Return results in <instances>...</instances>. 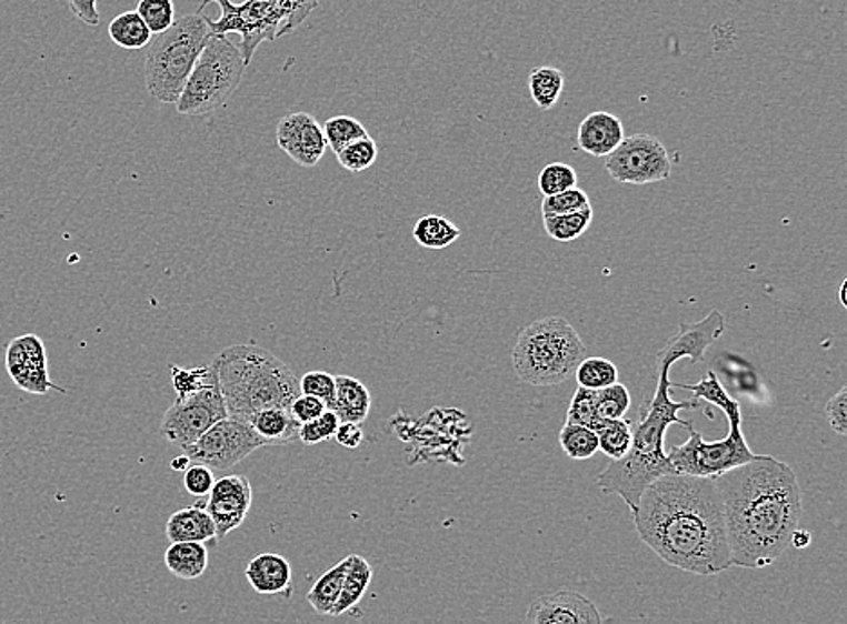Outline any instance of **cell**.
I'll return each mask as SVG.
<instances>
[{
	"label": "cell",
	"mask_w": 847,
	"mask_h": 624,
	"mask_svg": "<svg viewBox=\"0 0 847 624\" xmlns=\"http://www.w3.org/2000/svg\"><path fill=\"white\" fill-rule=\"evenodd\" d=\"M412 235L425 250H445L458 241L461 230L445 217L425 215L416 222Z\"/></svg>",
	"instance_id": "cell-27"
},
{
	"label": "cell",
	"mask_w": 847,
	"mask_h": 624,
	"mask_svg": "<svg viewBox=\"0 0 847 624\" xmlns=\"http://www.w3.org/2000/svg\"><path fill=\"white\" fill-rule=\"evenodd\" d=\"M251 430L259 435L265 446H286L299 439L300 424L289 410L268 409L256 413L248 421Z\"/></svg>",
	"instance_id": "cell-22"
},
{
	"label": "cell",
	"mask_w": 847,
	"mask_h": 624,
	"mask_svg": "<svg viewBox=\"0 0 847 624\" xmlns=\"http://www.w3.org/2000/svg\"><path fill=\"white\" fill-rule=\"evenodd\" d=\"M725 325V316L719 311L710 312L699 322L681 323L676 336L670 338L656 354V365L665 363L672 366L684 358H689L692 363H701L708 349L723 336Z\"/></svg>",
	"instance_id": "cell-15"
},
{
	"label": "cell",
	"mask_w": 847,
	"mask_h": 624,
	"mask_svg": "<svg viewBox=\"0 0 847 624\" xmlns=\"http://www.w3.org/2000/svg\"><path fill=\"white\" fill-rule=\"evenodd\" d=\"M69 10L80 22L87 26L100 24V11L97 0H68Z\"/></svg>",
	"instance_id": "cell-46"
},
{
	"label": "cell",
	"mask_w": 847,
	"mask_h": 624,
	"mask_svg": "<svg viewBox=\"0 0 847 624\" xmlns=\"http://www.w3.org/2000/svg\"><path fill=\"white\" fill-rule=\"evenodd\" d=\"M351 565V554L343 557L342 562L332 565L329 571L323 572L318 577L311 591L308 592L306 601L318 615H331L332 608L337 605L340 592H342L343 580Z\"/></svg>",
	"instance_id": "cell-24"
},
{
	"label": "cell",
	"mask_w": 847,
	"mask_h": 624,
	"mask_svg": "<svg viewBox=\"0 0 847 624\" xmlns=\"http://www.w3.org/2000/svg\"><path fill=\"white\" fill-rule=\"evenodd\" d=\"M300 394L311 395L322 401L328 410L331 409L335 394H337V381L335 375L323 372V370H313L299 380Z\"/></svg>",
	"instance_id": "cell-42"
},
{
	"label": "cell",
	"mask_w": 847,
	"mask_h": 624,
	"mask_svg": "<svg viewBox=\"0 0 847 624\" xmlns=\"http://www.w3.org/2000/svg\"><path fill=\"white\" fill-rule=\"evenodd\" d=\"M170 375H172L173 390H176L178 397H185V395L193 394L205 386L217 383L216 374H213L210 365L193 366V369L172 366Z\"/></svg>",
	"instance_id": "cell-36"
},
{
	"label": "cell",
	"mask_w": 847,
	"mask_h": 624,
	"mask_svg": "<svg viewBox=\"0 0 847 624\" xmlns=\"http://www.w3.org/2000/svg\"><path fill=\"white\" fill-rule=\"evenodd\" d=\"M165 565L172 576L179 580H198L208 568V548L205 543H172L163 557Z\"/></svg>",
	"instance_id": "cell-23"
},
{
	"label": "cell",
	"mask_w": 847,
	"mask_h": 624,
	"mask_svg": "<svg viewBox=\"0 0 847 624\" xmlns=\"http://www.w3.org/2000/svg\"><path fill=\"white\" fill-rule=\"evenodd\" d=\"M591 207L588 193L580 188H571L566 192L557 193L542 201V215H564V213L580 212L584 208Z\"/></svg>",
	"instance_id": "cell-41"
},
{
	"label": "cell",
	"mask_w": 847,
	"mask_h": 624,
	"mask_svg": "<svg viewBox=\"0 0 847 624\" xmlns=\"http://www.w3.org/2000/svg\"><path fill=\"white\" fill-rule=\"evenodd\" d=\"M246 580L260 596H291L293 568L280 554L265 553L253 557L246 567Z\"/></svg>",
	"instance_id": "cell-18"
},
{
	"label": "cell",
	"mask_w": 847,
	"mask_h": 624,
	"mask_svg": "<svg viewBox=\"0 0 847 624\" xmlns=\"http://www.w3.org/2000/svg\"><path fill=\"white\" fill-rule=\"evenodd\" d=\"M109 37L116 46L129 51L147 48L152 40V33L136 10L114 17L109 24Z\"/></svg>",
	"instance_id": "cell-28"
},
{
	"label": "cell",
	"mask_w": 847,
	"mask_h": 624,
	"mask_svg": "<svg viewBox=\"0 0 847 624\" xmlns=\"http://www.w3.org/2000/svg\"><path fill=\"white\" fill-rule=\"evenodd\" d=\"M322 129L328 147L335 154H340L346 147L355 143V141L369 138L366 127L361 125L360 121L352 115H335L323 123Z\"/></svg>",
	"instance_id": "cell-32"
},
{
	"label": "cell",
	"mask_w": 847,
	"mask_h": 624,
	"mask_svg": "<svg viewBox=\"0 0 847 624\" xmlns=\"http://www.w3.org/2000/svg\"><path fill=\"white\" fill-rule=\"evenodd\" d=\"M210 37L208 17L196 11L173 20L167 31L150 40L145 54V83L156 100L161 103L179 100Z\"/></svg>",
	"instance_id": "cell-8"
},
{
	"label": "cell",
	"mask_w": 847,
	"mask_h": 624,
	"mask_svg": "<svg viewBox=\"0 0 847 624\" xmlns=\"http://www.w3.org/2000/svg\"><path fill=\"white\" fill-rule=\"evenodd\" d=\"M559 442L566 455L574 461H588L600 452L597 432L580 424H564L559 433Z\"/></svg>",
	"instance_id": "cell-30"
},
{
	"label": "cell",
	"mask_w": 847,
	"mask_h": 624,
	"mask_svg": "<svg viewBox=\"0 0 847 624\" xmlns=\"http://www.w3.org/2000/svg\"><path fill=\"white\" fill-rule=\"evenodd\" d=\"M566 423L588 426L595 430V432H597L598 427L602 426L604 421L598 417L597 413V390L578 386L574 399H571V404H569Z\"/></svg>",
	"instance_id": "cell-34"
},
{
	"label": "cell",
	"mask_w": 847,
	"mask_h": 624,
	"mask_svg": "<svg viewBox=\"0 0 847 624\" xmlns=\"http://www.w3.org/2000/svg\"><path fill=\"white\" fill-rule=\"evenodd\" d=\"M826 419L829 426L840 437L847 435V386L838 390L834 397L826 404Z\"/></svg>",
	"instance_id": "cell-44"
},
{
	"label": "cell",
	"mask_w": 847,
	"mask_h": 624,
	"mask_svg": "<svg viewBox=\"0 0 847 624\" xmlns=\"http://www.w3.org/2000/svg\"><path fill=\"white\" fill-rule=\"evenodd\" d=\"M335 439L346 450H357V447H360L361 442H363V430H361L360 424L340 423Z\"/></svg>",
	"instance_id": "cell-47"
},
{
	"label": "cell",
	"mask_w": 847,
	"mask_h": 624,
	"mask_svg": "<svg viewBox=\"0 0 847 624\" xmlns=\"http://www.w3.org/2000/svg\"><path fill=\"white\" fill-rule=\"evenodd\" d=\"M338 163L342 164L347 172L360 173L371 169L378 159V144L369 138L355 141L337 154Z\"/></svg>",
	"instance_id": "cell-37"
},
{
	"label": "cell",
	"mask_w": 847,
	"mask_h": 624,
	"mask_svg": "<svg viewBox=\"0 0 847 624\" xmlns=\"http://www.w3.org/2000/svg\"><path fill=\"white\" fill-rule=\"evenodd\" d=\"M371 582V563L367 562L363 556L351 554V565H349V571H347L342 592H340L337 605L332 608L331 617H340V615L351 612L363 600Z\"/></svg>",
	"instance_id": "cell-25"
},
{
	"label": "cell",
	"mask_w": 847,
	"mask_h": 624,
	"mask_svg": "<svg viewBox=\"0 0 847 624\" xmlns=\"http://www.w3.org/2000/svg\"><path fill=\"white\" fill-rule=\"evenodd\" d=\"M632 520L641 542L670 567L698 576L733 567L714 479L661 476L644 491Z\"/></svg>",
	"instance_id": "cell-1"
},
{
	"label": "cell",
	"mask_w": 847,
	"mask_h": 624,
	"mask_svg": "<svg viewBox=\"0 0 847 624\" xmlns=\"http://www.w3.org/2000/svg\"><path fill=\"white\" fill-rule=\"evenodd\" d=\"M592 208H584L580 212L564 213V215H542L545 231L554 241L574 242L591 227Z\"/></svg>",
	"instance_id": "cell-29"
},
{
	"label": "cell",
	"mask_w": 847,
	"mask_h": 624,
	"mask_svg": "<svg viewBox=\"0 0 847 624\" xmlns=\"http://www.w3.org/2000/svg\"><path fill=\"white\" fill-rule=\"evenodd\" d=\"M723 502L733 567L765 568L790 548L803 519L795 471L776 456L754 461L714 479Z\"/></svg>",
	"instance_id": "cell-2"
},
{
	"label": "cell",
	"mask_w": 847,
	"mask_h": 624,
	"mask_svg": "<svg viewBox=\"0 0 847 624\" xmlns=\"http://www.w3.org/2000/svg\"><path fill=\"white\" fill-rule=\"evenodd\" d=\"M564 85H566L564 72L551 66L534 69L528 77L531 100L540 111H549L557 105V101L562 97Z\"/></svg>",
	"instance_id": "cell-26"
},
{
	"label": "cell",
	"mask_w": 847,
	"mask_h": 624,
	"mask_svg": "<svg viewBox=\"0 0 847 624\" xmlns=\"http://www.w3.org/2000/svg\"><path fill=\"white\" fill-rule=\"evenodd\" d=\"M183 484L187 493L198 496V499H205V496L210 495V491L216 484V476H213V471L210 467L192 462L185 471Z\"/></svg>",
	"instance_id": "cell-43"
},
{
	"label": "cell",
	"mask_w": 847,
	"mask_h": 624,
	"mask_svg": "<svg viewBox=\"0 0 847 624\" xmlns=\"http://www.w3.org/2000/svg\"><path fill=\"white\" fill-rule=\"evenodd\" d=\"M277 144L303 169L317 167L328 149L322 125L308 112H289L279 121Z\"/></svg>",
	"instance_id": "cell-14"
},
{
	"label": "cell",
	"mask_w": 847,
	"mask_h": 624,
	"mask_svg": "<svg viewBox=\"0 0 847 624\" xmlns=\"http://www.w3.org/2000/svg\"><path fill=\"white\" fill-rule=\"evenodd\" d=\"M326 410H328V406L320 399L300 394L299 397L295 399L289 412H291L297 423L306 424L309 421H313V419L320 417Z\"/></svg>",
	"instance_id": "cell-45"
},
{
	"label": "cell",
	"mask_w": 847,
	"mask_h": 624,
	"mask_svg": "<svg viewBox=\"0 0 847 624\" xmlns=\"http://www.w3.org/2000/svg\"><path fill=\"white\" fill-rule=\"evenodd\" d=\"M522 624H604L597 605L578 592L562 591L535 597Z\"/></svg>",
	"instance_id": "cell-16"
},
{
	"label": "cell",
	"mask_w": 847,
	"mask_h": 624,
	"mask_svg": "<svg viewBox=\"0 0 847 624\" xmlns=\"http://www.w3.org/2000/svg\"><path fill=\"white\" fill-rule=\"evenodd\" d=\"M165 534H167L170 543L217 542L216 524H213L212 516L201 505L185 507V510L172 513L169 522H167Z\"/></svg>",
	"instance_id": "cell-20"
},
{
	"label": "cell",
	"mask_w": 847,
	"mask_h": 624,
	"mask_svg": "<svg viewBox=\"0 0 847 624\" xmlns=\"http://www.w3.org/2000/svg\"><path fill=\"white\" fill-rule=\"evenodd\" d=\"M655 395L640 410V419L632 424L631 450L618 461L609 462L597 485L606 495H618L635 513L644 491L661 476L678 475L665 452V433L672 424L689 430L694 424L679 417L681 410L698 409L701 401H681L670 397L669 372L672 366L660 363Z\"/></svg>",
	"instance_id": "cell-3"
},
{
	"label": "cell",
	"mask_w": 847,
	"mask_h": 624,
	"mask_svg": "<svg viewBox=\"0 0 847 624\" xmlns=\"http://www.w3.org/2000/svg\"><path fill=\"white\" fill-rule=\"evenodd\" d=\"M578 386L588 390H602L618 383V369L606 358H584L575 370Z\"/></svg>",
	"instance_id": "cell-33"
},
{
	"label": "cell",
	"mask_w": 847,
	"mask_h": 624,
	"mask_svg": "<svg viewBox=\"0 0 847 624\" xmlns=\"http://www.w3.org/2000/svg\"><path fill=\"white\" fill-rule=\"evenodd\" d=\"M245 71L239 46L227 34H212L176 101L179 114L207 115L217 111L241 85Z\"/></svg>",
	"instance_id": "cell-9"
},
{
	"label": "cell",
	"mask_w": 847,
	"mask_h": 624,
	"mask_svg": "<svg viewBox=\"0 0 847 624\" xmlns=\"http://www.w3.org/2000/svg\"><path fill=\"white\" fill-rule=\"evenodd\" d=\"M6 365L14 383L31 394H46L49 389H53L46 366V349L37 336H22L11 341L6 354Z\"/></svg>",
	"instance_id": "cell-17"
},
{
	"label": "cell",
	"mask_w": 847,
	"mask_h": 624,
	"mask_svg": "<svg viewBox=\"0 0 847 624\" xmlns=\"http://www.w3.org/2000/svg\"><path fill=\"white\" fill-rule=\"evenodd\" d=\"M846 289H847V280H844L843 285H840V294H838V300H840V303H843V308H847Z\"/></svg>",
	"instance_id": "cell-50"
},
{
	"label": "cell",
	"mask_w": 847,
	"mask_h": 624,
	"mask_svg": "<svg viewBox=\"0 0 847 624\" xmlns=\"http://www.w3.org/2000/svg\"><path fill=\"white\" fill-rule=\"evenodd\" d=\"M598 450H602L611 461H618L631 450L632 424L624 419L604 421L597 430Z\"/></svg>",
	"instance_id": "cell-31"
},
{
	"label": "cell",
	"mask_w": 847,
	"mask_h": 624,
	"mask_svg": "<svg viewBox=\"0 0 847 624\" xmlns=\"http://www.w3.org/2000/svg\"><path fill=\"white\" fill-rule=\"evenodd\" d=\"M809 543H811V534H809L808 531L797 529V531L791 534L790 547L806 548L809 547Z\"/></svg>",
	"instance_id": "cell-48"
},
{
	"label": "cell",
	"mask_w": 847,
	"mask_h": 624,
	"mask_svg": "<svg viewBox=\"0 0 847 624\" xmlns=\"http://www.w3.org/2000/svg\"><path fill=\"white\" fill-rule=\"evenodd\" d=\"M136 11L152 34L163 33L176 20L172 0H140Z\"/></svg>",
	"instance_id": "cell-39"
},
{
	"label": "cell",
	"mask_w": 847,
	"mask_h": 624,
	"mask_svg": "<svg viewBox=\"0 0 847 624\" xmlns=\"http://www.w3.org/2000/svg\"><path fill=\"white\" fill-rule=\"evenodd\" d=\"M253 504V490L245 475H227L216 481L205 507L217 529V540L227 539L228 534L245 524L246 516Z\"/></svg>",
	"instance_id": "cell-13"
},
{
	"label": "cell",
	"mask_w": 847,
	"mask_h": 624,
	"mask_svg": "<svg viewBox=\"0 0 847 624\" xmlns=\"http://www.w3.org/2000/svg\"><path fill=\"white\" fill-rule=\"evenodd\" d=\"M213 374L228 417L250 421L268 409H291L300 395L299 378L277 355L256 343L231 345L213 358Z\"/></svg>",
	"instance_id": "cell-4"
},
{
	"label": "cell",
	"mask_w": 847,
	"mask_h": 624,
	"mask_svg": "<svg viewBox=\"0 0 847 624\" xmlns=\"http://www.w3.org/2000/svg\"><path fill=\"white\" fill-rule=\"evenodd\" d=\"M228 417L227 404L217 383L173 401L161 421V435L176 446H190L221 419Z\"/></svg>",
	"instance_id": "cell-10"
},
{
	"label": "cell",
	"mask_w": 847,
	"mask_h": 624,
	"mask_svg": "<svg viewBox=\"0 0 847 624\" xmlns=\"http://www.w3.org/2000/svg\"><path fill=\"white\" fill-rule=\"evenodd\" d=\"M631 406V394L626 384L615 383L607 389L597 390V413L602 421L624 419Z\"/></svg>",
	"instance_id": "cell-35"
},
{
	"label": "cell",
	"mask_w": 847,
	"mask_h": 624,
	"mask_svg": "<svg viewBox=\"0 0 847 624\" xmlns=\"http://www.w3.org/2000/svg\"><path fill=\"white\" fill-rule=\"evenodd\" d=\"M586 358V345L562 316L540 318L519 332L511 352L516 375L530 386H557L571 380Z\"/></svg>",
	"instance_id": "cell-6"
},
{
	"label": "cell",
	"mask_w": 847,
	"mask_h": 624,
	"mask_svg": "<svg viewBox=\"0 0 847 624\" xmlns=\"http://www.w3.org/2000/svg\"><path fill=\"white\" fill-rule=\"evenodd\" d=\"M192 464V461L188 459L187 455L176 456L172 462H170V467H172L173 471H187L188 466Z\"/></svg>",
	"instance_id": "cell-49"
},
{
	"label": "cell",
	"mask_w": 847,
	"mask_h": 624,
	"mask_svg": "<svg viewBox=\"0 0 847 624\" xmlns=\"http://www.w3.org/2000/svg\"><path fill=\"white\" fill-rule=\"evenodd\" d=\"M606 169L617 183H661L670 178L672 161L658 138L635 134L624 138L617 149L607 155Z\"/></svg>",
	"instance_id": "cell-12"
},
{
	"label": "cell",
	"mask_w": 847,
	"mask_h": 624,
	"mask_svg": "<svg viewBox=\"0 0 847 624\" xmlns=\"http://www.w3.org/2000/svg\"><path fill=\"white\" fill-rule=\"evenodd\" d=\"M260 447H265V442L260 441L250 424L242 419L225 417L185 447L183 453L196 464L212 471H228Z\"/></svg>",
	"instance_id": "cell-11"
},
{
	"label": "cell",
	"mask_w": 847,
	"mask_h": 624,
	"mask_svg": "<svg viewBox=\"0 0 847 624\" xmlns=\"http://www.w3.org/2000/svg\"><path fill=\"white\" fill-rule=\"evenodd\" d=\"M338 426H340V419L337 417V413L332 412V410H326L320 417L313 419L309 423L300 424L299 439L306 446H315V444H320V442H328L335 439Z\"/></svg>",
	"instance_id": "cell-40"
},
{
	"label": "cell",
	"mask_w": 847,
	"mask_h": 624,
	"mask_svg": "<svg viewBox=\"0 0 847 624\" xmlns=\"http://www.w3.org/2000/svg\"><path fill=\"white\" fill-rule=\"evenodd\" d=\"M337 394L332 401V412L337 413L340 423L361 424L371 412V392L366 384L351 375H335Z\"/></svg>",
	"instance_id": "cell-21"
},
{
	"label": "cell",
	"mask_w": 847,
	"mask_h": 624,
	"mask_svg": "<svg viewBox=\"0 0 847 624\" xmlns=\"http://www.w3.org/2000/svg\"><path fill=\"white\" fill-rule=\"evenodd\" d=\"M620 118L606 111H595L578 127V149L592 158H607L624 141Z\"/></svg>",
	"instance_id": "cell-19"
},
{
	"label": "cell",
	"mask_w": 847,
	"mask_h": 624,
	"mask_svg": "<svg viewBox=\"0 0 847 624\" xmlns=\"http://www.w3.org/2000/svg\"><path fill=\"white\" fill-rule=\"evenodd\" d=\"M678 389L689 390L694 399L707 401L721 410L728 419L727 437L721 441L707 442L701 433L689 427V441L670 447L667 452L670 464L678 475L698 476V479H718L734 467L743 466L756 459V453L748 447L747 439L743 435L741 406L736 399L727 394L713 370L707 378L696 384H676Z\"/></svg>",
	"instance_id": "cell-5"
},
{
	"label": "cell",
	"mask_w": 847,
	"mask_h": 624,
	"mask_svg": "<svg viewBox=\"0 0 847 624\" xmlns=\"http://www.w3.org/2000/svg\"><path fill=\"white\" fill-rule=\"evenodd\" d=\"M210 4H219L221 17L208 24L212 34L236 33L241 37L239 49L246 68H250L253 54L262 42H273L295 29L317 10L318 0H245L233 4L231 0H202L198 13Z\"/></svg>",
	"instance_id": "cell-7"
},
{
	"label": "cell",
	"mask_w": 847,
	"mask_h": 624,
	"mask_svg": "<svg viewBox=\"0 0 847 624\" xmlns=\"http://www.w3.org/2000/svg\"><path fill=\"white\" fill-rule=\"evenodd\" d=\"M578 178L574 167L566 163H549L539 173V192L545 198H551L557 193L566 192L577 187Z\"/></svg>",
	"instance_id": "cell-38"
}]
</instances>
